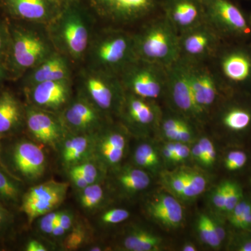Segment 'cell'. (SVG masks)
Segmentation results:
<instances>
[{
    "label": "cell",
    "mask_w": 251,
    "mask_h": 251,
    "mask_svg": "<svg viewBox=\"0 0 251 251\" xmlns=\"http://www.w3.org/2000/svg\"><path fill=\"white\" fill-rule=\"evenodd\" d=\"M1 69H0V77H1Z\"/></svg>",
    "instance_id": "61"
},
{
    "label": "cell",
    "mask_w": 251,
    "mask_h": 251,
    "mask_svg": "<svg viewBox=\"0 0 251 251\" xmlns=\"http://www.w3.org/2000/svg\"><path fill=\"white\" fill-rule=\"evenodd\" d=\"M198 143L201 145L205 159V166H213L216 161V151L214 144L208 138H202Z\"/></svg>",
    "instance_id": "42"
},
{
    "label": "cell",
    "mask_w": 251,
    "mask_h": 251,
    "mask_svg": "<svg viewBox=\"0 0 251 251\" xmlns=\"http://www.w3.org/2000/svg\"><path fill=\"white\" fill-rule=\"evenodd\" d=\"M165 18L178 33L206 21L202 0H167Z\"/></svg>",
    "instance_id": "20"
},
{
    "label": "cell",
    "mask_w": 251,
    "mask_h": 251,
    "mask_svg": "<svg viewBox=\"0 0 251 251\" xmlns=\"http://www.w3.org/2000/svg\"><path fill=\"white\" fill-rule=\"evenodd\" d=\"M128 138L123 130L104 126L94 136V160L105 172L118 168L125 158Z\"/></svg>",
    "instance_id": "11"
},
{
    "label": "cell",
    "mask_w": 251,
    "mask_h": 251,
    "mask_svg": "<svg viewBox=\"0 0 251 251\" xmlns=\"http://www.w3.org/2000/svg\"><path fill=\"white\" fill-rule=\"evenodd\" d=\"M57 222L68 232L72 229L75 224V217L71 211H59Z\"/></svg>",
    "instance_id": "44"
},
{
    "label": "cell",
    "mask_w": 251,
    "mask_h": 251,
    "mask_svg": "<svg viewBox=\"0 0 251 251\" xmlns=\"http://www.w3.org/2000/svg\"><path fill=\"white\" fill-rule=\"evenodd\" d=\"M211 220H212L213 224H214V228H215L218 237H219L221 242H224L226 237V229H225L223 225L219 221H218L217 219L211 218Z\"/></svg>",
    "instance_id": "52"
},
{
    "label": "cell",
    "mask_w": 251,
    "mask_h": 251,
    "mask_svg": "<svg viewBox=\"0 0 251 251\" xmlns=\"http://www.w3.org/2000/svg\"><path fill=\"white\" fill-rule=\"evenodd\" d=\"M94 134H74L69 133L59 146L61 163L66 168L92 159Z\"/></svg>",
    "instance_id": "22"
},
{
    "label": "cell",
    "mask_w": 251,
    "mask_h": 251,
    "mask_svg": "<svg viewBox=\"0 0 251 251\" xmlns=\"http://www.w3.org/2000/svg\"><path fill=\"white\" fill-rule=\"evenodd\" d=\"M49 33L33 30L15 33L13 58L15 64L23 70L33 69L55 52Z\"/></svg>",
    "instance_id": "8"
},
{
    "label": "cell",
    "mask_w": 251,
    "mask_h": 251,
    "mask_svg": "<svg viewBox=\"0 0 251 251\" xmlns=\"http://www.w3.org/2000/svg\"><path fill=\"white\" fill-rule=\"evenodd\" d=\"M26 251H47V248L38 240L31 239L28 242L26 245Z\"/></svg>",
    "instance_id": "50"
},
{
    "label": "cell",
    "mask_w": 251,
    "mask_h": 251,
    "mask_svg": "<svg viewBox=\"0 0 251 251\" xmlns=\"http://www.w3.org/2000/svg\"><path fill=\"white\" fill-rule=\"evenodd\" d=\"M146 211L153 221L168 229L179 227L184 219V211L179 201L171 195H156L147 202Z\"/></svg>",
    "instance_id": "21"
},
{
    "label": "cell",
    "mask_w": 251,
    "mask_h": 251,
    "mask_svg": "<svg viewBox=\"0 0 251 251\" xmlns=\"http://www.w3.org/2000/svg\"><path fill=\"white\" fill-rule=\"evenodd\" d=\"M215 29L206 20L179 34L180 58L197 62L210 54L217 45Z\"/></svg>",
    "instance_id": "14"
},
{
    "label": "cell",
    "mask_w": 251,
    "mask_h": 251,
    "mask_svg": "<svg viewBox=\"0 0 251 251\" xmlns=\"http://www.w3.org/2000/svg\"><path fill=\"white\" fill-rule=\"evenodd\" d=\"M77 81V94L107 117L118 115L125 95L118 76L86 67L80 71Z\"/></svg>",
    "instance_id": "4"
},
{
    "label": "cell",
    "mask_w": 251,
    "mask_h": 251,
    "mask_svg": "<svg viewBox=\"0 0 251 251\" xmlns=\"http://www.w3.org/2000/svg\"><path fill=\"white\" fill-rule=\"evenodd\" d=\"M26 126L33 139L58 151L59 146L69 132L59 113L46 111L29 105L26 108Z\"/></svg>",
    "instance_id": "10"
},
{
    "label": "cell",
    "mask_w": 251,
    "mask_h": 251,
    "mask_svg": "<svg viewBox=\"0 0 251 251\" xmlns=\"http://www.w3.org/2000/svg\"><path fill=\"white\" fill-rule=\"evenodd\" d=\"M184 170L186 179V186L179 198L190 200L198 197L205 191L207 179L202 173L192 169Z\"/></svg>",
    "instance_id": "31"
},
{
    "label": "cell",
    "mask_w": 251,
    "mask_h": 251,
    "mask_svg": "<svg viewBox=\"0 0 251 251\" xmlns=\"http://www.w3.org/2000/svg\"><path fill=\"white\" fill-rule=\"evenodd\" d=\"M1 47H2V39H1V35H0V50H1Z\"/></svg>",
    "instance_id": "60"
},
{
    "label": "cell",
    "mask_w": 251,
    "mask_h": 251,
    "mask_svg": "<svg viewBox=\"0 0 251 251\" xmlns=\"http://www.w3.org/2000/svg\"><path fill=\"white\" fill-rule=\"evenodd\" d=\"M184 60L187 64L193 101L201 117L215 102L218 92L216 80L206 67L196 62Z\"/></svg>",
    "instance_id": "18"
},
{
    "label": "cell",
    "mask_w": 251,
    "mask_h": 251,
    "mask_svg": "<svg viewBox=\"0 0 251 251\" xmlns=\"http://www.w3.org/2000/svg\"><path fill=\"white\" fill-rule=\"evenodd\" d=\"M80 1V0H61V1H62V4H64V3L73 2V1Z\"/></svg>",
    "instance_id": "58"
},
{
    "label": "cell",
    "mask_w": 251,
    "mask_h": 251,
    "mask_svg": "<svg viewBox=\"0 0 251 251\" xmlns=\"http://www.w3.org/2000/svg\"><path fill=\"white\" fill-rule=\"evenodd\" d=\"M206 21L215 29L237 34L250 31L244 14L228 0H202Z\"/></svg>",
    "instance_id": "15"
},
{
    "label": "cell",
    "mask_w": 251,
    "mask_h": 251,
    "mask_svg": "<svg viewBox=\"0 0 251 251\" xmlns=\"http://www.w3.org/2000/svg\"><path fill=\"white\" fill-rule=\"evenodd\" d=\"M234 249L238 251H251V239L245 237L239 239L236 243Z\"/></svg>",
    "instance_id": "51"
},
{
    "label": "cell",
    "mask_w": 251,
    "mask_h": 251,
    "mask_svg": "<svg viewBox=\"0 0 251 251\" xmlns=\"http://www.w3.org/2000/svg\"><path fill=\"white\" fill-rule=\"evenodd\" d=\"M59 115L68 132L74 134H94L107 125L108 117L77 93Z\"/></svg>",
    "instance_id": "9"
},
{
    "label": "cell",
    "mask_w": 251,
    "mask_h": 251,
    "mask_svg": "<svg viewBox=\"0 0 251 251\" xmlns=\"http://www.w3.org/2000/svg\"><path fill=\"white\" fill-rule=\"evenodd\" d=\"M135 166L145 171L155 172L159 168L161 162L156 149L147 143L139 144L133 155Z\"/></svg>",
    "instance_id": "29"
},
{
    "label": "cell",
    "mask_w": 251,
    "mask_h": 251,
    "mask_svg": "<svg viewBox=\"0 0 251 251\" xmlns=\"http://www.w3.org/2000/svg\"><path fill=\"white\" fill-rule=\"evenodd\" d=\"M11 162L18 174L29 181L42 177L47 167V158L40 145L26 140L14 145Z\"/></svg>",
    "instance_id": "17"
},
{
    "label": "cell",
    "mask_w": 251,
    "mask_h": 251,
    "mask_svg": "<svg viewBox=\"0 0 251 251\" xmlns=\"http://www.w3.org/2000/svg\"><path fill=\"white\" fill-rule=\"evenodd\" d=\"M69 168L80 173L90 184L101 182L103 181L105 173H106L93 159L82 162V163ZM69 168H68V169H69Z\"/></svg>",
    "instance_id": "35"
},
{
    "label": "cell",
    "mask_w": 251,
    "mask_h": 251,
    "mask_svg": "<svg viewBox=\"0 0 251 251\" xmlns=\"http://www.w3.org/2000/svg\"><path fill=\"white\" fill-rule=\"evenodd\" d=\"M30 105L46 111L59 113L72 99V80L46 81L27 87Z\"/></svg>",
    "instance_id": "12"
},
{
    "label": "cell",
    "mask_w": 251,
    "mask_h": 251,
    "mask_svg": "<svg viewBox=\"0 0 251 251\" xmlns=\"http://www.w3.org/2000/svg\"><path fill=\"white\" fill-rule=\"evenodd\" d=\"M59 1H61V0H59ZM61 2H62V1H61Z\"/></svg>",
    "instance_id": "62"
},
{
    "label": "cell",
    "mask_w": 251,
    "mask_h": 251,
    "mask_svg": "<svg viewBox=\"0 0 251 251\" xmlns=\"http://www.w3.org/2000/svg\"><path fill=\"white\" fill-rule=\"evenodd\" d=\"M88 250L91 251H101L103 249L100 246H93V247L89 248Z\"/></svg>",
    "instance_id": "57"
},
{
    "label": "cell",
    "mask_w": 251,
    "mask_h": 251,
    "mask_svg": "<svg viewBox=\"0 0 251 251\" xmlns=\"http://www.w3.org/2000/svg\"><path fill=\"white\" fill-rule=\"evenodd\" d=\"M191 154H192L193 158L196 161L203 165V166H205L204 153H203L202 148H201L199 143H197L196 145H193L191 151Z\"/></svg>",
    "instance_id": "49"
},
{
    "label": "cell",
    "mask_w": 251,
    "mask_h": 251,
    "mask_svg": "<svg viewBox=\"0 0 251 251\" xmlns=\"http://www.w3.org/2000/svg\"><path fill=\"white\" fill-rule=\"evenodd\" d=\"M162 181L171 193L180 197L186 184L184 170L164 173L162 176Z\"/></svg>",
    "instance_id": "36"
},
{
    "label": "cell",
    "mask_w": 251,
    "mask_h": 251,
    "mask_svg": "<svg viewBox=\"0 0 251 251\" xmlns=\"http://www.w3.org/2000/svg\"><path fill=\"white\" fill-rule=\"evenodd\" d=\"M92 17L80 0L63 4L59 14L47 25L54 49L70 62L85 57L92 36Z\"/></svg>",
    "instance_id": "1"
},
{
    "label": "cell",
    "mask_w": 251,
    "mask_h": 251,
    "mask_svg": "<svg viewBox=\"0 0 251 251\" xmlns=\"http://www.w3.org/2000/svg\"><path fill=\"white\" fill-rule=\"evenodd\" d=\"M78 191L79 203L85 210H96L105 201V191L101 182L90 184Z\"/></svg>",
    "instance_id": "30"
},
{
    "label": "cell",
    "mask_w": 251,
    "mask_h": 251,
    "mask_svg": "<svg viewBox=\"0 0 251 251\" xmlns=\"http://www.w3.org/2000/svg\"><path fill=\"white\" fill-rule=\"evenodd\" d=\"M166 91L169 94L172 103L179 111L188 116L200 118L193 101L187 64L184 59L179 58L167 68Z\"/></svg>",
    "instance_id": "13"
},
{
    "label": "cell",
    "mask_w": 251,
    "mask_h": 251,
    "mask_svg": "<svg viewBox=\"0 0 251 251\" xmlns=\"http://www.w3.org/2000/svg\"><path fill=\"white\" fill-rule=\"evenodd\" d=\"M249 202V201L242 200V201L238 203L237 205L235 206V207L229 213L228 220L229 223H230L234 227H237L238 224H239L241 218L242 217L243 214L245 212Z\"/></svg>",
    "instance_id": "43"
},
{
    "label": "cell",
    "mask_w": 251,
    "mask_h": 251,
    "mask_svg": "<svg viewBox=\"0 0 251 251\" xmlns=\"http://www.w3.org/2000/svg\"><path fill=\"white\" fill-rule=\"evenodd\" d=\"M118 77L126 92L140 98L154 100L166 91V68L142 59L130 63Z\"/></svg>",
    "instance_id": "5"
},
{
    "label": "cell",
    "mask_w": 251,
    "mask_h": 251,
    "mask_svg": "<svg viewBox=\"0 0 251 251\" xmlns=\"http://www.w3.org/2000/svg\"><path fill=\"white\" fill-rule=\"evenodd\" d=\"M9 221V214L4 209V206L0 204V230L4 229Z\"/></svg>",
    "instance_id": "53"
},
{
    "label": "cell",
    "mask_w": 251,
    "mask_h": 251,
    "mask_svg": "<svg viewBox=\"0 0 251 251\" xmlns=\"http://www.w3.org/2000/svg\"><path fill=\"white\" fill-rule=\"evenodd\" d=\"M11 14L29 22L47 25L60 12L59 0H3Z\"/></svg>",
    "instance_id": "19"
},
{
    "label": "cell",
    "mask_w": 251,
    "mask_h": 251,
    "mask_svg": "<svg viewBox=\"0 0 251 251\" xmlns=\"http://www.w3.org/2000/svg\"><path fill=\"white\" fill-rule=\"evenodd\" d=\"M89 238L88 232L85 226L75 222L74 227L62 241V247L66 251H75L80 249L87 243Z\"/></svg>",
    "instance_id": "34"
},
{
    "label": "cell",
    "mask_w": 251,
    "mask_h": 251,
    "mask_svg": "<svg viewBox=\"0 0 251 251\" xmlns=\"http://www.w3.org/2000/svg\"><path fill=\"white\" fill-rule=\"evenodd\" d=\"M248 160L247 153L244 151H241L239 156L236 158L232 163H231L229 166L226 167V169L229 171H235L241 169L245 166Z\"/></svg>",
    "instance_id": "47"
},
{
    "label": "cell",
    "mask_w": 251,
    "mask_h": 251,
    "mask_svg": "<svg viewBox=\"0 0 251 251\" xmlns=\"http://www.w3.org/2000/svg\"><path fill=\"white\" fill-rule=\"evenodd\" d=\"M115 182L122 192L134 195L147 189L151 183V179L148 173L142 168L125 166L117 171Z\"/></svg>",
    "instance_id": "24"
},
{
    "label": "cell",
    "mask_w": 251,
    "mask_h": 251,
    "mask_svg": "<svg viewBox=\"0 0 251 251\" xmlns=\"http://www.w3.org/2000/svg\"><path fill=\"white\" fill-rule=\"evenodd\" d=\"M191 154L189 147L185 143L176 142L175 146V163H180L184 161Z\"/></svg>",
    "instance_id": "46"
},
{
    "label": "cell",
    "mask_w": 251,
    "mask_h": 251,
    "mask_svg": "<svg viewBox=\"0 0 251 251\" xmlns=\"http://www.w3.org/2000/svg\"><path fill=\"white\" fill-rule=\"evenodd\" d=\"M1 143H0V166H1V168H4V167H3L2 165H1Z\"/></svg>",
    "instance_id": "59"
},
{
    "label": "cell",
    "mask_w": 251,
    "mask_h": 251,
    "mask_svg": "<svg viewBox=\"0 0 251 251\" xmlns=\"http://www.w3.org/2000/svg\"><path fill=\"white\" fill-rule=\"evenodd\" d=\"M58 219V218H57ZM67 234V231L65 230L62 226L56 221L55 225H54V228L52 229V233H51V237L54 238H60L64 237V235Z\"/></svg>",
    "instance_id": "54"
},
{
    "label": "cell",
    "mask_w": 251,
    "mask_h": 251,
    "mask_svg": "<svg viewBox=\"0 0 251 251\" xmlns=\"http://www.w3.org/2000/svg\"><path fill=\"white\" fill-rule=\"evenodd\" d=\"M91 14L108 22L125 24L152 12L156 0H81Z\"/></svg>",
    "instance_id": "6"
},
{
    "label": "cell",
    "mask_w": 251,
    "mask_h": 251,
    "mask_svg": "<svg viewBox=\"0 0 251 251\" xmlns=\"http://www.w3.org/2000/svg\"><path fill=\"white\" fill-rule=\"evenodd\" d=\"M163 156L166 161L175 163V153L167 148L166 145L163 148Z\"/></svg>",
    "instance_id": "55"
},
{
    "label": "cell",
    "mask_w": 251,
    "mask_h": 251,
    "mask_svg": "<svg viewBox=\"0 0 251 251\" xmlns=\"http://www.w3.org/2000/svg\"><path fill=\"white\" fill-rule=\"evenodd\" d=\"M85 57L87 67L118 76L136 58L133 36L117 29L92 34Z\"/></svg>",
    "instance_id": "2"
},
{
    "label": "cell",
    "mask_w": 251,
    "mask_h": 251,
    "mask_svg": "<svg viewBox=\"0 0 251 251\" xmlns=\"http://www.w3.org/2000/svg\"><path fill=\"white\" fill-rule=\"evenodd\" d=\"M70 60L57 50L44 62L31 69L27 87L46 81L72 79Z\"/></svg>",
    "instance_id": "23"
},
{
    "label": "cell",
    "mask_w": 251,
    "mask_h": 251,
    "mask_svg": "<svg viewBox=\"0 0 251 251\" xmlns=\"http://www.w3.org/2000/svg\"><path fill=\"white\" fill-rule=\"evenodd\" d=\"M128 251H155L161 249L162 239L156 234L143 228L131 229L122 242Z\"/></svg>",
    "instance_id": "27"
},
{
    "label": "cell",
    "mask_w": 251,
    "mask_h": 251,
    "mask_svg": "<svg viewBox=\"0 0 251 251\" xmlns=\"http://www.w3.org/2000/svg\"><path fill=\"white\" fill-rule=\"evenodd\" d=\"M133 36L136 58L166 69L179 60V33L166 18L151 21Z\"/></svg>",
    "instance_id": "3"
},
{
    "label": "cell",
    "mask_w": 251,
    "mask_h": 251,
    "mask_svg": "<svg viewBox=\"0 0 251 251\" xmlns=\"http://www.w3.org/2000/svg\"><path fill=\"white\" fill-rule=\"evenodd\" d=\"M182 251H197V249H196V247H195L193 244H191V243H187V244H185L184 247H183Z\"/></svg>",
    "instance_id": "56"
},
{
    "label": "cell",
    "mask_w": 251,
    "mask_h": 251,
    "mask_svg": "<svg viewBox=\"0 0 251 251\" xmlns=\"http://www.w3.org/2000/svg\"><path fill=\"white\" fill-rule=\"evenodd\" d=\"M251 227V202H249L245 212L241 218L237 228L247 229Z\"/></svg>",
    "instance_id": "48"
},
{
    "label": "cell",
    "mask_w": 251,
    "mask_h": 251,
    "mask_svg": "<svg viewBox=\"0 0 251 251\" xmlns=\"http://www.w3.org/2000/svg\"><path fill=\"white\" fill-rule=\"evenodd\" d=\"M163 133L168 140L173 142H179V143H189L193 138L192 127L188 123V122L179 128L166 130V131H163Z\"/></svg>",
    "instance_id": "38"
},
{
    "label": "cell",
    "mask_w": 251,
    "mask_h": 251,
    "mask_svg": "<svg viewBox=\"0 0 251 251\" xmlns=\"http://www.w3.org/2000/svg\"><path fill=\"white\" fill-rule=\"evenodd\" d=\"M23 117V109L16 97L9 92H3L0 96V135L12 131Z\"/></svg>",
    "instance_id": "25"
},
{
    "label": "cell",
    "mask_w": 251,
    "mask_h": 251,
    "mask_svg": "<svg viewBox=\"0 0 251 251\" xmlns=\"http://www.w3.org/2000/svg\"><path fill=\"white\" fill-rule=\"evenodd\" d=\"M221 69L224 75L229 80L242 82L251 75V60L244 52H231L223 58Z\"/></svg>",
    "instance_id": "26"
},
{
    "label": "cell",
    "mask_w": 251,
    "mask_h": 251,
    "mask_svg": "<svg viewBox=\"0 0 251 251\" xmlns=\"http://www.w3.org/2000/svg\"><path fill=\"white\" fill-rule=\"evenodd\" d=\"M69 187V183L50 179L29 188L23 195L21 206L29 224L58 208L67 198Z\"/></svg>",
    "instance_id": "7"
},
{
    "label": "cell",
    "mask_w": 251,
    "mask_h": 251,
    "mask_svg": "<svg viewBox=\"0 0 251 251\" xmlns=\"http://www.w3.org/2000/svg\"><path fill=\"white\" fill-rule=\"evenodd\" d=\"M130 217V212L123 208H112L104 211L100 218V221L103 225L111 226L124 222Z\"/></svg>",
    "instance_id": "39"
},
{
    "label": "cell",
    "mask_w": 251,
    "mask_h": 251,
    "mask_svg": "<svg viewBox=\"0 0 251 251\" xmlns=\"http://www.w3.org/2000/svg\"></svg>",
    "instance_id": "63"
},
{
    "label": "cell",
    "mask_w": 251,
    "mask_h": 251,
    "mask_svg": "<svg viewBox=\"0 0 251 251\" xmlns=\"http://www.w3.org/2000/svg\"><path fill=\"white\" fill-rule=\"evenodd\" d=\"M21 183L0 167V202L16 204L22 199Z\"/></svg>",
    "instance_id": "28"
},
{
    "label": "cell",
    "mask_w": 251,
    "mask_h": 251,
    "mask_svg": "<svg viewBox=\"0 0 251 251\" xmlns=\"http://www.w3.org/2000/svg\"><path fill=\"white\" fill-rule=\"evenodd\" d=\"M223 123L229 130L242 131L251 125V112L246 109L241 108L229 109L223 117Z\"/></svg>",
    "instance_id": "32"
},
{
    "label": "cell",
    "mask_w": 251,
    "mask_h": 251,
    "mask_svg": "<svg viewBox=\"0 0 251 251\" xmlns=\"http://www.w3.org/2000/svg\"><path fill=\"white\" fill-rule=\"evenodd\" d=\"M227 181H223L215 188L211 196V203L216 210L224 212L227 196Z\"/></svg>",
    "instance_id": "40"
},
{
    "label": "cell",
    "mask_w": 251,
    "mask_h": 251,
    "mask_svg": "<svg viewBox=\"0 0 251 251\" xmlns=\"http://www.w3.org/2000/svg\"><path fill=\"white\" fill-rule=\"evenodd\" d=\"M243 200L242 188L235 181L227 180V196L224 212L228 214Z\"/></svg>",
    "instance_id": "37"
},
{
    "label": "cell",
    "mask_w": 251,
    "mask_h": 251,
    "mask_svg": "<svg viewBox=\"0 0 251 251\" xmlns=\"http://www.w3.org/2000/svg\"><path fill=\"white\" fill-rule=\"evenodd\" d=\"M118 115L128 128L137 132L151 128L159 119L158 108L151 100L126 92Z\"/></svg>",
    "instance_id": "16"
},
{
    "label": "cell",
    "mask_w": 251,
    "mask_h": 251,
    "mask_svg": "<svg viewBox=\"0 0 251 251\" xmlns=\"http://www.w3.org/2000/svg\"><path fill=\"white\" fill-rule=\"evenodd\" d=\"M59 211H52L39 217V230L43 234L50 236L58 218Z\"/></svg>",
    "instance_id": "41"
},
{
    "label": "cell",
    "mask_w": 251,
    "mask_h": 251,
    "mask_svg": "<svg viewBox=\"0 0 251 251\" xmlns=\"http://www.w3.org/2000/svg\"><path fill=\"white\" fill-rule=\"evenodd\" d=\"M197 229L200 237L204 244L214 249H219L221 247L222 242L216 234L210 216L201 214L198 219Z\"/></svg>",
    "instance_id": "33"
},
{
    "label": "cell",
    "mask_w": 251,
    "mask_h": 251,
    "mask_svg": "<svg viewBox=\"0 0 251 251\" xmlns=\"http://www.w3.org/2000/svg\"><path fill=\"white\" fill-rule=\"evenodd\" d=\"M67 171L68 176H69L70 181H72V184H74V186H75L78 191L83 189V188L87 187V186L90 185V184L86 181L85 178H84L80 173H77V172L74 171V170L71 169V168L67 169Z\"/></svg>",
    "instance_id": "45"
}]
</instances>
